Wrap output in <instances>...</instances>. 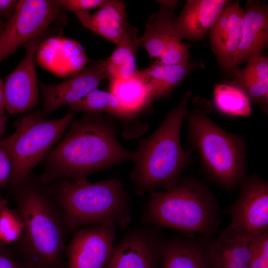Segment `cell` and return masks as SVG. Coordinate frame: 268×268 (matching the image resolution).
Segmentation results:
<instances>
[{
    "instance_id": "1",
    "label": "cell",
    "mask_w": 268,
    "mask_h": 268,
    "mask_svg": "<svg viewBox=\"0 0 268 268\" xmlns=\"http://www.w3.org/2000/svg\"><path fill=\"white\" fill-rule=\"evenodd\" d=\"M70 126L63 140L48 153L42 183L69 179L87 181L95 172L136 161V152L118 142L113 127L99 113L89 112Z\"/></svg>"
},
{
    "instance_id": "2",
    "label": "cell",
    "mask_w": 268,
    "mask_h": 268,
    "mask_svg": "<svg viewBox=\"0 0 268 268\" xmlns=\"http://www.w3.org/2000/svg\"><path fill=\"white\" fill-rule=\"evenodd\" d=\"M15 195L23 229L16 243L17 256L32 268H67L61 214L54 200L33 184L21 183Z\"/></svg>"
},
{
    "instance_id": "3",
    "label": "cell",
    "mask_w": 268,
    "mask_h": 268,
    "mask_svg": "<svg viewBox=\"0 0 268 268\" xmlns=\"http://www.w3.org/2000/svg\"><path fill=\"white\" fill-rule=\"evenodd\" d=\"M192 103V108L187 109L184 117L192 148L208 179L232 192L247 176L245 142L209 118L211 106L207 100L197 97Z\"/></svg>"
},
{
    "instance_id": "4",
    "label": "cell",
    "mask_w": 268,
    "mask_h": 268,
    "mask_svg": "<svg viewBox=\"0 0 268 268\" xmlns=\"http://www.w3.org/2000/svg\"><path fill=\"white\" fill-rule=\"evenodd\" d=\"M55 200L65 230L85 226H126L132 220L130 196L116 178L95 183L57 181L48 190Z\"/></svg>"
},
{
    "instance_id": "5",
    "label": "cell",
    "mask_w": 268,
    "mask_h": 268,
    "mask_svg": "<svg viewBox=\"0 0 268 268\" xmlns=\"http://www.w3.org/2000/svg\"><path fill=\"white\" fill-rule=\"evenodd\" d=\"M143 220L185 236L212 237L220 226L219 206L214 195L198 180L184 177L162 191L151 190Z\"/></svg>"
},
{
    "instance_id": "6",
    "label": "cell",
    "mask_w": 268,
    "mask_h": 268,
    "mask_svg": "<svg viewBox=\"0 0 268 268\" xmlns=\"http://www.w3.org/2000/svg\"><path fill=\"white\" fill-rule=\"evenodd\" d=\"M191 95L187 91L158 128L141 142L131 174L137 195L159 187H172L190 165L191 152L182 148L180 131Z\"/></svg>"
},
{
    "instance_id": "7",
    "label": "cell",
    "mask_w": 268,
    "mask_h": 268,
    "mask_svg": "<svg viewBox=\"0 0 268 268\" xmlns=\"http://www.w3.org/2000/svg\"><path fill=\"white\" fill-rule=\"evenodd\" d=\"M74 115L69 112L55 120L44 118L41 111L23 116L16 131L3 138L12 163L10 180L15 186L27 178L32 169L68 128Z\"/></svg>"
},
{
    "instance_id": "8",
    "label": "cell",
    "mask_w": 268,
    "mask_h": 268,
    "mask_svg": "<svg viewBox=\"0 0 268 268\" xmlns=\"http://www.w3.org/2000/svg\"><path fill=\"white\" fill-rule=\"evenodd\" d=\"M58 0H20L0 38V63L62 17Z\"/></svg>"
},
{
    "instance_id": "9",
    "label": "cell",
    "mask_w": 268,
    "mask_h": 268,
    "mask_svg": "<svg viewBox=\"0 0 268 268\" xmlns=\"http://www.w3.org/2000/svg\"><path fill=\"white\" fill-rule=\"evenodd\" d=\"M239 188L238 198L226 211L231 221L221 233L251 239L268 229V183L258 175H247Z\"/></svg>"
},
{
    "instance_id": "10",
    "label": "cell",
    "mask_w": 268,
    "mask_h": 268,
    "mask_svg": "<svg viewBox=\"0 0 268 268\" xmlns=\"http://www.w3.org/2000/svg\"><path fill=\"white\" fill-rule=\"evenodd\" d=\"M48 35L45 30L24 44V57L4 82L5 108L10 114L28 112L38 104L35 60L39 46Z\"/></svg>"
},
{
    "instance_id": "11",
    "label": "cell",
    "mask_w": 268,
    "mask_h": 268,
    "mask_svg": "<svg viewBox=\"0 0 268 268\" xmlns=\"http://www.w3.org/2000/svg\"><path fill=\"white\" fill-rule=\"evenodd\" d=\"M117 226L105 224L75 231L66 249L67 268H104L114 247Z\"/></svg>"
},
{
    "instance_id": "12",
    "label": "cell",
    "mask_w": 268,
    "mask_h": 268,
    "mask_svg": "<svg viewBox=\"0 0 268 268\" xmlns=\"http://www.w3.org/2000/svg\"><path fill=\"white\" fill-rule=\"evenodd\" d=\"M161 239L150 228L128 231L114 246L104 268H160Z\"/></svg>"
},
{
    "instance_id": "13",
    "label": "cell",
    "mask_w": 268,
    "mask_h": 268,
    "mask_svg": "<svg viewBox=\"0 0 268 268\" xmlns=\"http://www.w3.org/2000/svg\"><path fill=\"white\" fill-rule=\"evenodd\" d=\"M106 78L105 61L92 62L67 80L54 84L40 82L43 97V117L65 105H71L97 89Z\"/></svg>"
},
{
    "instance_id": "14",
    "label": "cell",
    "mask_w": 268,
    "mask_h": 268,
    "mask_svg": "<svg viewBox=\"0 0 268 268\" xmlns=\"http://www.w3.org/2000/svg\"><path fill=\"white\" fill-rule=\"evenodd\" d=\"M245 12V8L238 1H230L209 32L211 48L220 65L227 69L236 68L235 60L241 40Z\"/></svg>"
},
{
    "instance_id": "15",
    "label": "cell",
    "mask_w": 268,
    "mask_h": 268,
    "mask_svg": "<svg viewBox=\"0 0 268 268\" xmlns=\"http://www.w3.org/2000/svg\"><path fill=\"white\" fill-rule=\"evenodd\" d=\"M210 237L185 236L161 238L160 268H211L208 258Z\"/></svg>"
},
{
    "instance_id": "16",
    "label": "cell",
    "mask_w": 268,
    "mask_h": 268,
    "mask_svg": "<svg viewBox=\"0 0 268 268\" xmlns=\"http://www.w3.org/2000/svg\"><path fill=\"white\" fill-rule=\"evenodd\" d=\"M230 0H188L175 19L174 26L181 39L198 41L209 32Z\"/></svg>"
},
{
    "instance_id": "17",
    "label": "cell",
    "mask_w": 268,
    "mask_h": 268,
    "mask_svg": "<svg viewBox=\"0 0 268 268\" xmlns=\"http://www.w3.org/2000/svg\"><path fill=\"white\" fill-rule=\"evenodd\" d=\"M242 35L235 60V67L261 56L268 43V5L258 0H247Z\"/></svg>"
},
{
    "instance_id": "18",
    "label": "cell",
    "mask_w": 268,
    "mask_h": 268,
    "mask_svg": "<svg viewBox=\"0 0 268 268\" xmlns=\"http://www.w3.org/2000/svg\"><path fill=\"white\" fill-rule=\"evenodd\" d=\"M72 12L84 27L114 44H118L125 37L129 24L126 4L122 0H109L93 14L90 10Z\"/></svg>"
},
{
    "instance_id": "19",
    "label": "cell",
    "mask_w": 268,
    "mask_h": 268,
    "mask_svg": "<svg viewBox=\"0 0 268 268\" xmlns=\"http://www.w3.org/2000/svg\"><path fill=\"white\" fill-rule=\"evenodd\" d=\"M176 18L174 11L161 6L147 19L144 32L138 37L137 43L138 47L145 49L153 62L165 52L183 41L175 28Z\"/></svg>"
},
{
    "instance_id": "20",
    "label": "cell",
    "mask_w": 268,
    "mask_h": 268,
    "mask_svg": "<svg viewBox=\"0 0 268 268\" xmlns=\"http://www.w3.org/2000/svg\"><path fill=\"white\" fill-rule=\"evenodd\" d=\"M192 69L191 64L184 66L152 63L146 68L138 69L136 74L145 86L152 103L169 97Z\"/></svg>"
},
{
    "instance_id": "21",
    "label": "cell",
    "mask_w": 268,
    "mask_h": 268,
    "mask_svg": "<svg viewBox=\"0 0 268 268\" xmlns=\"http://www.w3.org/2000/svg\"><path fill=\"white\" fill-rule=\"evenodd\" d=\"M229 83L241 89L251 103L259 105L268 114V59L257 56L247 61L246 67L237 70L235 78Z\"/></svg>"
},
{
    "instance_id": "22",
    "label": "cell",
    "mask_w": 268,
    "mask_h": 268,
    "mask_svg": "<svg viewBox=\"0 0 268 268\" xmlns=\"http://www.w3.org/2000/svg\"><path fill=\"white\" fill-rule=\"evenodd\" d=\"M251 239L221 233L216 239L210 237L208 258L211 268H250Z\"/></svg>"
},
{
    "instance_id": "23",
    "label": "cell",
    "mask_w": 268,
    "mask_h": 268,
    "mask_svg": "<svg viewBox=\"0 0 268 268\" xmlns=\"http://www.w3.org/2000/svg\"><path fill=\"white\" fill-rule=\"evenodd\" d=\"M138 30L129 24L124 38L104 61L106 78L109 81L129 79L134 76L138 69L136 56L138 51Z\"/></svg>"
},
{
    "instance_id": "24",
    "label": "cell",
    "mask_w": 268,
    "mask_h": 268,
    "mask_svg": "<svg viewBox=\"0 0 268 268\" xmlns=\"http://www.w3.org/2000/svg\"><path fill=\"white\" fill-rule=\"evenodd\" d=\"M109 83L110 92L117 97L131 115L151 103L145 86L136 73L132 78L114 79Z\"/></svg>"
},
{
    "instance_id": "25",
    "label": "cell",
    "mask_w": 268,
    "mask_h": 268,
    "mask_svg": "<svg viewBox=\"0 0 268 268\" xmlns=\"http://www.w3.org/2000/svg\"><path fill=\"white\" fill-rule=\"evenodd\" d=\"M213 102L218 112L229 117H247L252 113L251 102L246 94L229 83L215 85Z\"/></svg>"
},
{
    "instance_id": "26",
    "label": "cell",
    "mask_w": 268,
    "mask_h": 268,
    "mask_svg": "<svg viewBox=\"0 0 268 268\" xmlns=\"http://www.w3.org/2000/svg\"><path fill=\"white\" fill-rule=\"evenodd\" d=\"M70 112H106L115 116H131L117 97L109 92L95 89L79 101L69 105Z\"/></svg>"
},
{
    "instance_id": "27",
    "label": "cell",
    "mask_w": 268,
    "mask_h": 268,
    "mask_svg": "<svg viewBox=\"0 0 268 268\" xmlns=\"http://www.w3.org/2000/svg\"><path fill=\"white\" fill-rule=\"evenodd\" d=\"M23 229V223L16 210L8 206L0 212V240L10 244L16 242Z\"/></svg>"
},
{
    "instance_id": "28",
    "label": "cell",
    "mask_w": 268,
    "mask_h": 268,
    "mask_svg": "<svg viewBox=\"0 0 268 268\" xmlns=\"http://www.w3.org/2000/svg\"><path fill=\"white\" fill-rule=\"evenodd\" d=\"M250 251V268H268V229L251 239Z\"/></svg>"
},
{
    "instance_id": "29",
    "label": "cell",
    "mask_w": 268,
    "mask_h": 268,
    "mask_svg": "<svg viewBox=\"0 0 268 268\" xmlns=\"http://www.w3.org/2000/svg\"><path fill=\"white\" fill-rule=\"evenodd\" d=\"M109 0H59L62 9L72 12L74 10H90L100 8Z\"/></svg>"
},
{
    "instance_id": "30",
    "label": "cell",
    "mask_w": 268,
    "mask_h": 268,
    "mask_svg": "<svg viewBox=\"0 0 268 268\" xmlns=\"http://www.w3.org/2000/svg\"><path fill=\"white\" fill-rule=\"evenodd\" d=\"M12 163L3 139L0 140V187L6 186L10 181Z\"/></svg>"
},
{
    "instance_id": "31",
    "label": "cell",
    "mask_w": 268,
    "mask_h": 268,
    "mask_svg": "<svg viewBox=\"0 0 268 268\" xmlns=\"http://www.w3.org/2000/svg\"><path fill=\"white\" fill-rule=\"evenodd\" d=\"M0 268H32L10 252L0 251Z\"/></svg>"
},
{
    "instance_id": "32",
    "label": "cell",
    "mask_w": 268,
    "mask_h": 268,
    "mask_svg": "<svg viewBox=\"0 0 268 268\" xmlns=\"http://www.w3.org/2000/svg\"><path fill=\"white\" fill-rule=\"evenodd\" d=\"M19 2L18 0H0V17L7 21L13 15Z\"/></svg>"
},
{
    "instance_id": "33",
    "label": "cell",
    "mask_w": 268,
    "mask_h": 268,
    "mask_svg": "<svg viewBox=\"0 0 268 268\" xmlns=\"http://www.w3.org/2000/svg\"><path fill=\"white\" fill-rule=\"evenodd\" d=\"M5 110L4 82L0 77V114L4 115Z\"/></svg>"
},
{
    "instance_id": "34",
    "label": "cell",
    "mask_w": 268,
    "mask_h": 268,
    "mask_svg": "<svg viewBox=\"0 0 268 268\" xmlns=\"http://www.w3.org/2000/svg\"><path fill=\"white\" fill-rule=\"evenodd\" d=\"M159 3L161 6H163L169 10L174 11L175 8L178 4V0H156Z\"/></svg>"
},
{
    "instance_id": "35",
    "label": "cell",
    "mask_w": 268,
    "mask_h": 268,
    "mask_svg": "<svg viewBox=\"0 0 268 268\" xmlns=\"http://www.w3.org/2000/svg\"><path fill=\"white\" fill-rule=\"evenodd\" d=\"M6 122L7 117L4 114H0V140L1 139V137L5 131Z\"/></svg>"
},
{
    "instance_id": "36",
    "label": "cell",
    "mask_w": 268,
    "mask_h": 268,
    "mask_svg": "<svg viewBox=\"0 0 268 268\" xmlns=\"http://www.w3.org/2000/svg\"><path fill=\"white\" fill-rule=\"evenodd\" d=\"M7 206V201L0 195V212Z\"/></svg>"
},
{
    "instance_id": "37",
    "label": "cell",
    "mask_w": 268,
    "mask_h": 268,
    "mask_svg": "<svg viewBox=\"0 0 268 268\" xmlns=\"http://www.w3.org/2000/svg\"><path fill=\"white\" fill-rule=\"evenodd\" d=\"M5 24H4L0 17V38L4 29Z\"/></svg>"
}]
</instances>
